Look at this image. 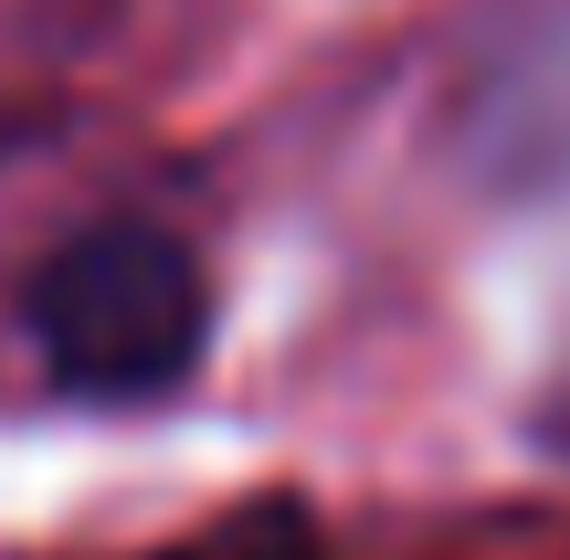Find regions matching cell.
<instances>
[{"label":"cell","instance_id":"obj_1","mask_svg":"<svg viewBox=\"0 0 570 560\" xmlns=\"http://www.w3.org/2000/svg\"><path fill=\"white\" fill-rule=\"evenodd\" d=\"M32 350L75 402H159L212 350V275L148 212L63 233L32 275Z\"/></svg>","mask_w":570,"mask_h":560}]
</instances>
